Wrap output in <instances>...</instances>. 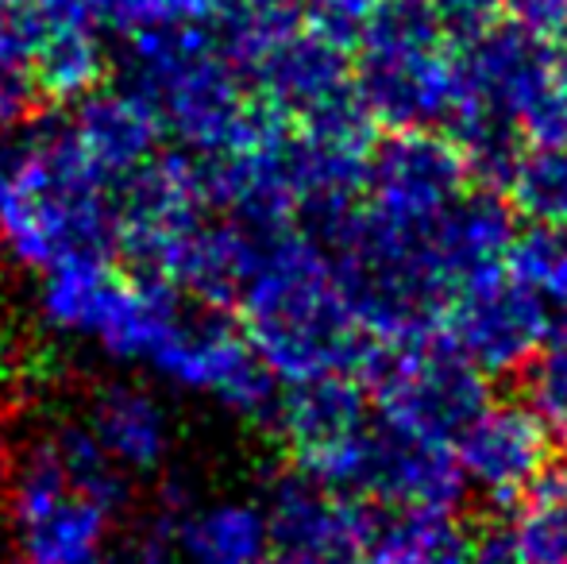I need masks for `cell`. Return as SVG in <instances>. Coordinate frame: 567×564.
<instances>
[{"label":"cell","mask_w":567,"mask_h":564,"mask_svg":"<svg viewBox=\"0 0 567 564\" xmlns=\"http://www.w3.org/2000/svg\"><path fill=\"white\" fill-rule=\"evenodd\" d=\"M553 325V309L502 271L452 294L441 337L483 376H509L529 368Z\"/></svg>","instance_id":"6"},{"label":"cell","mask_w":567,"mask_h":564,"mask_svg":"<svg viewBox=\"0 0 567 564\" xmlns=\"http://www.w3.org/2000/svg\"><path fill=\"white\" fill-rule=\"evenodd\" d=\"M509 537L522 564H567V460H556L525 488Z\"/></svg>","instance_id":"15"},{"label":"cell","mask_w":567,"mask_h":564,"mask_svg":"<svg viewBox=\"0 0 567 564\" xmlns=\"http://www.w3.org/2000/svg\"><path fill=\"white\" fill-rule=\"evenodd\" d=\"M452 449L467 488L509 506L553 464V429L529 402H486Z\"/></svg>","instance_id":"9"},{"label":"cell","mask_w":567,"mask_h":564,"mask_svg":"<svg viewBox=\"0 0 567 564\" xmlns=\"http://www.w3.org/2000/svg\"><path fill=\"white\" fill-rule=\"evenodd\" d=\"M359 376L382 422L441 444H455V437L491 402L486 376L471 368L441 332L421 340H374Z\"/></svg>","instance_id":"4"},{"label":"cell","mask_w":567,"mask_h":564,"mask_svg":"<svg viewBox=\"0 0 567 564\" xmlns=\"http://www.w3.org/2000/svg\"><path fill=\"white\" fill-rule=\"evenodd\" d=\"M506 202L529 225H567V147H525Z\"/></svg>","instance_id":"16"},{"label":"cell","mask_w":567,"mask_h":564,"mask_svg":"<svg viewBox=\"0 0 567 564\" xmlns=\"http://www.w3.org/2000/svg\"><path fill=\"white\" fill-rule=\"evenodd\" d=\"M517 213L509 209L506 194L498 189H463L460 197L433 221L429 248L441 267L444 283L455 290L486 283L506 271L509 248L517 240Z\"/></svg>","instance_id":"11"},{"label":"cell","mask_w":567,"mask_h":564,"mask_svg":"<svg viewBox=\"0 0 567 564\" xmlns=\"http://www.w3.org/2000/svg\"><path fill=\"white\" fill-rule=\"evenodd\" d=\"M525 391H529V407L545 418V425L567 433V317L553 325L545 348L525 368Z\"/></svg>","instance_id":"19"},{"label":"cell","mask_w":567,"mask_h":564,"mask_svg":"<svg viewBox=\"0 0 567 564\" xmlns=\"http://www.w3.org/2000/svg\"><path fill=\"white\" fill-rule=\"evenodd\" d=\"M298 472L379 511L452 514L467 495V480L452 444L413 437L382 418L367 422L348 444Z\"/></svg>","instance_id":"3"},{"label":"cell","mask_w":567,"mask_h":564,"mask_svg":"<svg viewBox=\"0 0 567 564\" xmlns=\"http://www.w3.org/2000/svg\"><path fill=\"white\" fill-rule=\"evenodd\" d=\"M467 564H522L517 545L509 537V526H483L471 537Z\"/></svg>","instance_id":"23"},{"label":"cell","mask_w":567,"mask_h":564,"mask_svg":"<svg viewBox=\"0 0 567 564\" xmlns=\"http://www.w3.org/2000/svg\"><path fill=\"white\" fill-rule=\"evenodd\" d=\"M471 174L460 147L436 129L390 132L367 158V209L394 225L425 228L467 189Z\"/></svg>","instance_id":"8"},{"label":"cell","mask_w":567,"mask_h":564,"mask_svg":"<svg viewBox=\"0 0 567 564\" xmlns=\"http://www.w3.org/2000/svg\"><path fill=\"white\" fill-rule=\"evenodd\" d=\"M267 537L278 564H363L374 511L306 472H282L267 491Z\"/></svg>","instance_id":"7"},{"label":"cell","mask_w":567,"mask_h":564,"mask_svg":"<svg viewBox=\"0 0 567 564\" xmlns=\"http://www.w3.org/2000/svg\"><path fill=\"white\" fill-rule=\"evenodd\" d=\"M251 74L255 98L275 109L286 124H309L355 101V54L313 23H301L275 51L262 54Z\"/></svg>","instance_id":"10"},{"label":"cell","mask_w":567,"mask_h":564,"mask_svg":"<svg viewBox=\"0 0 567 564\" xmlns=\"http://www.w3.org/2000/svg\"><path fill=\"white\" fill-rule=\"evenodd\" d=\"M506 275L548 309H567V225H529L517 233Z\"/></svg>","instance_id":"17"},{"label":"cell","mask_w":567,"mask_h":564,"mask_svg":"<svg viewBox=\"0 0 567 564\" xmlns=\"http://www.w3.org/2000/svg\"><path fill=\"white\" fill-rule=\"evenodd\" d=\"M548 43H553V59H556V66H560V74L567 78V23L556 35H548Z\"/></svg>","instance_id":"24"},{"label":"cell","mask_w":567,"mask_h":564,"mask_svg":"<svg viewBox=\"0 0 567 564\" xmlns=\"http://www.w3.org/2000/svg\"><path fill=\"white\" fill-rule=\"evenodd\" d=\"M105 444L113 449V457L127 460V464H155L166 452V418L158 414L155 402L147 399H127L120 394L105 407V422H101Z\"/></svg>","instance_id":"18"},{"label":"cell","mask_w":567,"mask_h":564,"mask_svg":"<svg viewBox=\"0 0 567 564\" xmlns=\"http://www.w3.org/2000/svg\"><path fill=\"white\" fill-rule=\"evenodd\" d=\"M186 564H267V519L251 503H213L178 530Z\"/></svg>","instance_id":"14"},{"label":"cell","mask_w":567,"mask_h":564,"mask_svg":"<svg viewBox=\"0 0 567 564\" xmlns=\"http://www.w3.org/2000/svg\"><path fill=\"white\" fill-rule=\"evenodd\" d=\"M460 98L452 113H486L506 124H522L529 105L560 78L553 43L522 23L494 16L491 23L460 35L455 51ZM522 136V132H517Z\"/></svg>","instance_id":"5"},{"label":"cell","mask_w":567,"mask_h":564,"mask_svg":"<svg viewBox=\"0 0 567 564\" xmlns=\"http://www.w3.org/2000/svg\"><path fill=\"white\" fill-rule=\"evenodd\" d=\"M506 20L537 31V35H556L567 23V0H498Z\"/></svg>","instance_id":"21"},{"label":"cell","mask_w":567,"mask_h":564,"mask_svg":"<svg viewBox=\"0 0 567 564\" xmlns=\"http://www.w3.org/2000/svg\"><path fill=\"white\" fill-rule=\"evenodd\" d=\"M355 98L390 132L444 129L460 98L449 28L429 0H382L355 39Z\"/></svg>","instance_id":"2"},{"label":"cell","mask_w":567,"mask_h":564,"mask_svg":"<svg viewBox=\"0 0 567 564\" xmlns=\"http://www.w3.org/2000/svg\"><path fill=\"white\" fill-rule=\"evenodd\" d=\"M379 4L382 0H301L306 23L329 31L332 39H340V43H348V47H355L367 16H371Z\"/></svg>","instance_id":"20"},{"label":"cell","mask_w":567,"mask_h":564,"mask_svg":"<svg viewBox=\"0 0 567 564\" xmlns=\"http://www.w3.org/2000/svg\"><path fill=\"white\" fill-rule=\"evenodd\" d=\"M267 564H278V561H267Z\"/></svg>","instance_id":"25"},{"label":"cell","mask_w":567,"mask_h":564,"mask_svg":"<svg viewBox=\"0 0 567 564\" xmlns=\"http://www.w3.org/2000/svg\"><path fill=\"white\" fill-rule=\"evenodd\" d=\"M239 306L247 345L286 387L359 376L374 348L337 283L329 252L301 228L262 248Z\"/></svg>","instance_id":"1"},{"label":"cell","mask_w":567,"mask_h":564,"mask_svg":"<svg viewBox=\"0 0 567 564\" xmlns=\"http://www.w3.org/2000/svg\"><path fill=\"white\" fill-rule=\"evenodd\" d=\"M367 422H371L367 394L351 379L290 383L275 410V429L286 437L290 452L298 457V468L337 452L359 429H367Z\"/></svg>","instance_id":"12"},{"label":"cell","mask_w":567,"mask_h":564,"mask_svg":"<svg viewBox=\"0 0 567 564\" xmlns=\"http://www.w3.org/2000/svg\"><path fill=\"white\" fill-rule=\"evenodd\" d=\"M471 537L452 514L374 511L363 564H467Z\"/></svg>","instance_id":"13"},{"label":"cell","mask_w":567,"mask_h":564,"mask_svg":"<svg viewBox=\"0 0 567 564\" xmlns=\"http://www.w3.org/2000/svg\"><path fill=\"white\" fill-rule=\"evenodd\" d=\"M429 4L436 8L444 28L455 31V35H467V31L483 28L498 12V0H429Z\"/></svg>","instance_id":"22"}]
</instances>
